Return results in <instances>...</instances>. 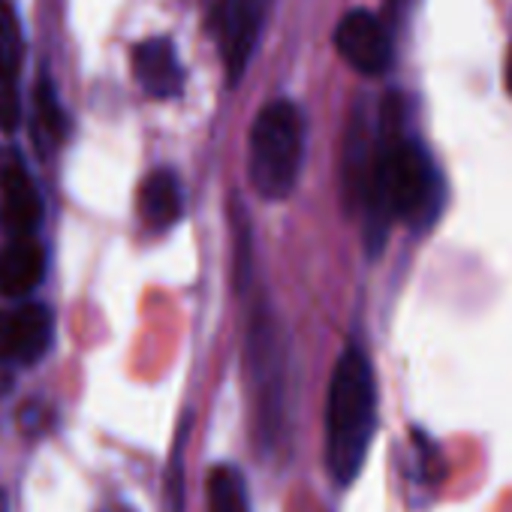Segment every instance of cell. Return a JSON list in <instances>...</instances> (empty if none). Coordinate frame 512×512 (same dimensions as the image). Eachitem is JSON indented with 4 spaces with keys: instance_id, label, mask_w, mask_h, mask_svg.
I'll return each mask as SVG.
<instances>
[{
    "instance_id": "52a82bcc",
    "label": "cell",
    "mask_w": 512,
    "mask_h": 512,
    "mask_svg": "<svg viewBox=\"0 0 512 512\" xmlns=\"http://www.w3.org/2000/svg\"><path fill=\"white\" fill-rule=\"evenodd\" d=\"M52 344V314L46 305H25L0 314V362L31 365Z\"/></svg>"
},
{
    "instance_id": "5bb4252c",
    "label": "cell",
    "mask_w": 512,
    "mask_h": 512,
    "mask_svg": "<svg viewBox=\"0 0 512 512\" xmlns=\"http://www.w3.org/2000/svg\"><path fill=\"white\" fill-rule=\"evenodd\" d=\"M506 88L512 94V49H509V58H506Z\"/></svg>"
},
{
    "instance_id": "30bf717a",
    "label": "cell",
    "mask_w": 512,
    "mask_h": 512,
    "mask_svg": "<svg viewBox=\"0 0 512 512\" xmlns=\"http://www.w3.org/2000/svg\"><path fill=\"white\" fill-rule=\"evenodd\" d=\"M46 275V253L34 238H13L0 253V293L25 296Z\"/></svg>"
},
{
    "instance_id": "8992f818",
    "label": "cell",
    "mask_w": 512,
    "mask_h": 512,
    "mask_svg": "<svg viewBox=\"0 0 512 512\" xmlns=\"http://www.w3.org/2000/svg\"><path fill=\"white\" fill-rule=\"evenodd\" d=\"M43 217V202L16 151H0V223L10 238H31Z\"/></svg>"
},
{
    "instance_id": "7a4b0ae2",
    "label": "cell",
    "mask_w": 512,
    "mask_h": 512,
    "mask_svg": "<svg viewBox=\"0 0 512 512\" xmlns=\"http://www.w3.org/2000/svg\"><path fill=\"white\" fill-rule=\"evenodd\" d=\"M377 428V383L368 356L359 347L344 350L329 383L326 407V461L338 485H350L371 449Z\"/></svg>"
},
{
    "instance_id": "6da1fadb",
    "label": "cell",
    "mask_w": 512,
    "mask_h": 512,
    "mask_svg": "<svg viewBox=\"0 0 512 512\" xmlns=\"http://www.w3.org/2000/svg\"><path fill=\"white\" fill-rule=\"evenodd\" d=\"M398 112V97H389L380 139L374 145L368 139L350 142L347 151V193L362 202L371 241H380L395 220L428 217L440 190L428 151L401 130Z\"/></svg>"
},
{
    "instance_id": "8fae6325",
    "label": "cell",
    "mask_w": 512,
    "mask_h": 512,
    "mask_svg": "<svg viewBox=\"0 0 512 512\" xmlns=\"http://www.w3.org/2000/svg\"><path fill=\"white\" fill-rule=\"evenodd\" d=\"M181 211H184V193H181L178 175L169 169L151 172L139 190V214L145 226L154 232H163L181 217Z\"/></svg>"
},
{
    "instance_id": "9a60e30c",
    "label": "cell",
    "mask_w": 512,
    "mask_h": 512,
    "mask_svg": "<svg viewBox=\"0 0 512 512\" xmlns=\"http://www.w3.org/2000/svg\"><path fill=\"white\" fill-rule=\"evenodd\" d=\"M0 512H7V494L0 491Z\"/></svg>"
},
{
    "instance_id": "277c9868",
    "label": "cell",
    "mask_w": 512,
    "mask_h": 512,
    "mask_svg": "<svg viewBox=\"0 0 512 512\" xmlns=\"http://www.w3.org/2000/svg\"><path fill=\"white\" fill-rule=\"evenodd\" d=\"M266 10H269V0H217L214 4L211 22L220 37V52L226 61L229 85H235L247 70V61L256 49V40H260L263 22H266Z\"/></svg>"
},
{
    "instance_id": "7c38bea8",
    "label": "cell",
    "mask_w": 512,
    "mask_h": 512,
    "mask_svg": "<svg viewBox=\"0 0 512 512\" xmlns=\"http://www.w3.org/2000/svg\"><path fill=\"white\" fill-rule=\"evenodd\" d=\"M208 512H250L247 488L235 467H214L208 473Z\"/></svg>"
},
{
    "instance_id": "4fadbf2b",
    "label": "cell",
    "mask_w": 512,
    "mask_h": 512,
    "mask_svg": "<svg viewBox=\"0 0 512 512\" xmlns=\"http://www.w3.org/2000/svg\"><path fill=\"white\" fill-rule=\"evenodd\" d=\"M37 115H40V124L49 136L61 139L67 133V118L58 106V97H55V88L49 85V79H40V88H37Z\"/></svg>"
},
{
    "instance_id": "5b68a950",
    "label": "cell",
    "mask_w": 512,
    "mask_h": 512,
    "mask_svg": "<svg viewBox=\"0 0 512 512\" xmlns=\"http://www.w3.org/2000/svg\"><path fill=\"white\" fill-rule=\"evenodd\" d=\"M335 49L353 70L365 76H380L392 64L389 31L368 10H353L341 19V25L335 28Z\"/></svg>"
},
{
    "instance_id": "9c48e42d",
    "label": "cell",
    "mask_w": 512,
    "mask_h": 512,
    "mask_svg": "<svg viewBox=\"0 0 512 512\" xmlns=\"http://www.w3.org/2000/svg\"><path fill=\"white\" fill-rule=\"evenodd\" d=\"M133 76L148 97L169 100L181 94L184 70L169 40H145L133 49Z\"/></svg>"
},
{
    "instance_id": "3957f363",
    "label": "cell",
    "mask_w": 512,
    "mask_h": 512,
    "mask_svg": "<svg viewBox=\"0 0 512 512\" xmlns=\"http://www.w3.org/2000/svg\"><path fill=\"white\" fill-rule=\"evenodd\" d=\"M305 154V121L296 103L272 100L250 127L247 172L263 199H287L299 181Z\"/></svg>"
},
{
    "instance_id": "ba28073f",
    "label": "cell",
    "mask_w": 512,
    "mask_h": 512,
    "mask_svg": "<svg viewBox=\"0 0 512 512\" xmlns=\"http://www.w3.org/2000/svg\"><path fill=\"white\" fill-rule=\"evenodd\" d=\"M22 28L10 4H0V130L13 133L22 124V94H19V73H22Z\"/></svg>"
}]
</instances>
